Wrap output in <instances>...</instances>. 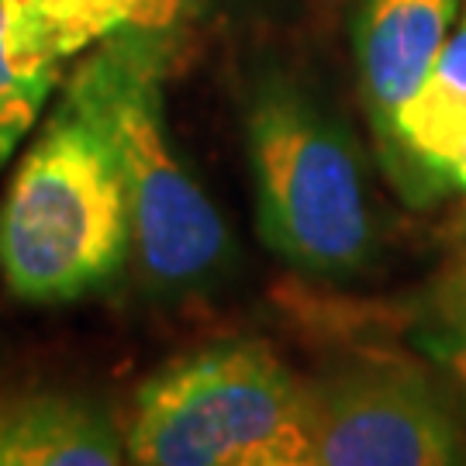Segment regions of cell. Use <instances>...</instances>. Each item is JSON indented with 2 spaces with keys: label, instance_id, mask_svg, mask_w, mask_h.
Segmentation results:
<instances>
[{
  "label": "cell",
  "instance_id": "obj_9",
  "mask_svg": "<svg viewBox=\"0 0 466 466\" xmlns=\"http://www.w3.org/2000/svg\"><path fill=\"white\" fill-rule=\"evenodd\" d=\"M73 56L49 25L0 4V167L28 138Z\"/></svg>",
  "mask_w": 466,
  "mask_h": 466
},
{
  "label": "cell",
  "instance_id": "obj_8",
  "mask_svg": "<svg viewBox=\"0 0 466 466\" xmlns=\"http://www.w3.org/2000/svg\"><path fill=\"white\" fill-rule=\"evenodd\" d=\"M460 7L463 0H346L350 49L373 152L383 149L400 107L432 69Z\"/></svg>",
  "mask_w": 466,
  "mask_h": 466
},
{
  "label": "cell",
  "instance_id": "obj_13",
  "mask_svg": "<svg viewBox=\"0 0 466 466\" xmlns=\"http://www.w3.org/2000/svg\"><path fill=\"white\" fill-rule=\"evenodd\" d=\"M446 269L456 273L460 280H466V208H463V215H460V221H456V235H452V259H450V267Z\"/></svg>",
  "mask_w": 466,
  "mask_h": 466
},
{
  "label": "cell",
  "instance_id": "obj_11",
  "mask_svg": "<svg viewBox=\"0 0 466 466\" xmlns=\"http://www.w3.org/2000/svg\"><path fill=\"white\" fill-rule=\"evenodd\" d=\"M25 15L38 17L66 42L69 49L86 52L111 32L135 25L132 0H0Z\"/></svg>",
  "mask_w": 466,
  "mask_h": 466
},
{
  "label": "cell",
  "instance_id": "obj_1",
  "mask_svg": "<svg viewBox=\"0 0 466 466\" xmlns=\"http://www.w3.org/2000/svg\"><path fill=\"white\" fill-rule=\"evenodd\" d=\"M128 267V184L90 52L0 198V287L21 304H73L111 290Z\"/></svg>",
  "mask_w": 466,
  "mask_h": 466
},
{
  "label": "cell",
  "instance_id": "obj_4",
  "mask_svg": "<svg viewBox=\"0 0 466 466\" xmlns=\"http://www.w3.org/2000/svg\"><path fill=\"white\" fill-rule=\"evenodd\" d=\"M138 466H308L304 377L263 339H218L152 373L125 415Z\"/></svg>",
  "mask_w": 466,
  "mask_h": 466
},
{
  "label": "cell",
  "instance_id": "obj_2",
  "mask_svg": "<svg viewBox=\"0 0 466 466\" xmlns=\"http://www.w3.org/2000/svg\"><path fill=\"white\" fill-rule=\"evenodd\" d=\"M242 138L263 246L308 280L363 277L380 232L350 125L290 69L263 66L242 90Z\"/></svg>",
  "mask_w": 466,
  "mask_h": 466
},
{
  "label": "cell",
  "instance_id": "obj_7",
  "mask_svg": "<svg viewBox=\"0 0 466 466\" xmlns=\"http://www.w3.org/2000/svg\"><path fill=\"white\" fill-rule=\"evenodd\" d=\"M128 463L117 415L86 387L0 367V466Z\"/></svg>",
  "mask_w": 466,
  "mask_h": 466
},
{
  "label": "cell",
  "instance_id": "obj_10",
  "mask_svg": "<svg viewBox=\"0 0 466 466\" xmlns=\"http://www.w3.org/2000/svg\"><path fill=\"white\" fill-rule=\"evenodd\" d=\"M408 346L432 367L439 383L466 415V280L446 269L432 283L411 318Z\"/></svg>",
  "mask_w": 466,
  "mask_h": 466
},
{
  "label": "cell",
  "instance_id": "obj_6",
  "mask_svg": "<svg viewBox=\"0 0 466 466\" xmlns=\"http://www.w3.org/2000/svg\"><path fill=\"white\" fill-rule=\"evenodd\" d=\"M377 159L408 208L466 200V0Z\"/></svg>",
  "mask_w": 466,
  "mask_h": 466
},
{
  "label": "cell",
  "instance_id": "obj_3",
  "mask_svg": "<svg viewBox=\"0 0 466 466\" xmlns=\"http://www.w3.org/2000/svg\"><path fill=\"white\" fill-rule=\"evenodd\" d=\"M184 32L125 25L94 46L104 73L128 208L132 267L142 290L187 300L215 290L235 267V238L177 146L167 80Z\"/></svg>",
  "mask_w": 466,
  "mask_h": 466
},
{
  "label": "cell",
  "instance_id": "obj_5",
  "mask_svg": "<svg viewBox=\"0 0 466 466\" xmlns=\"http://www.w3.org/2000/svg\"><path fill=\"white\" fill-rule=\"evenodd\" d=\"M308 466L466 463L456 400L432 370L390 352H350L304 377Z\"/></svg>",
  "mask_w": 466,
  "mask_h": 466
},
{
  "label": "cell",
  "instance_id": "obj_12",
  "mask_svg": "<svg viewBox=\"0 0 466 466\" xmlns=\"http://www.w3.org/2000/svg\"><path fill=\"white\" fill-rule=\"evenodd\" d=\"M135 25L142 28H169L184 32L200 15V0H132Z\"/></svg>",
  "mask_w": 466,
  "mask_h": 466
}]
</instances>
